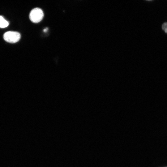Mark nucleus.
I'll return each instance as SVG.
<instances>
[{"instance_id": "1", "label": "nucleus", "mask_w": 167, "mask_h": 167, "mask_svg": "<svg viewBox=\"0 0 167 167\" xmlns=\"http://www.w3.org/2000/svg\"><path fill=\"white\" fill-rule=\"evenodd\" d=\"M44 15L43 11L41 9L35 8L30 11L29 18L32 22L36 23L39 22L42 20Z\"/></svg>"}, {"instance_id": "2", "label": "nucleus", "mask_w": 167, "mask_h": 167, "mask_svg": "<svg viewBox=\"0 0 167 167\" xmlns=\"http://www.w3.org/2000/svg\"><path fill=\"white\" fill-rule=\"evenodd\" d=\"M20 37V34L15 31H8L5 32L3 35V38L6 41L12 43L19 41Z\"/></svg>"}, {"instance_id": "3", "label": "nucleus", "mask_w": 167, "mask_h": 167, "mask_svg": "<svg viewBox=\"0 0 167 167\" xmlns=\"http://www.w3.org/2000/svg\"><path fill=\"white\" fill-rule=\"evenodd\" d=\"M9 25L8 22L2 16H0V28H5Z\"/></svg>"}, {"instance_id": "4", "label": "nucleus", "mask_w": 167, "mask_h": 167, "mask_svg": "<svg viewBox=\"0 0 167 167\" xmlns=\"http://www.w3.org/2000/svg\"><path fill=\"white\" fill-rule=\"evenodd\" d=\"M162 29L165 31L167 30V22L164 23L162 26Z\"/></svg>"}, {"instance_id": "5", "label": "nucleus", "mask_w": 167, "mask_h": 167, "mask_svg": "<svg viewBox=\"0 0 167 167\" xmlns=\"http://www.w3.org/2000/svg\"><path fill=\"white\" fill-rule=\"evenodd\" d=\"M48 30V28H46L43 30V31L44 32H46Z\"/></svg>"}, {"instance_id": "6", "label": "nucleus", "mask_w": 167, "mask_h": 167, "mask_svg": "<svg viewBox=\"0 0 167 167\" xmlns=\"http://www.w3.org/2000/svg\"><path fill=\"white\" fill-rule=\"evenodd\" d=\"M165 31L166 33H167V30H165Z\"/></svg>"}]
</instances>
